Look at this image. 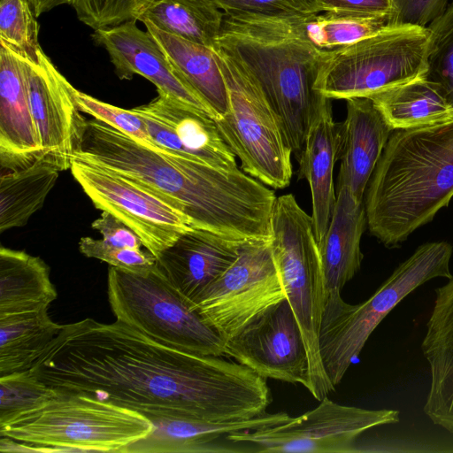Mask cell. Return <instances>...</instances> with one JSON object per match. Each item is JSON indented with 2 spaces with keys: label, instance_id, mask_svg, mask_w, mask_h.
Returning a JSON list of instances; mask_svg holds the SVG:
<instances>
[{
  "label": "cell",
  "instance_id": "29",
  "mask_svg": "<svg viewBox=\"0 0 453 453\" xmlns=\"http://www.w3.org/2000/svg\"><path fill=\"white\" fill-rule=\"evenodd\" d=\"M59 168L42 157L33 165L2 173L0 178V232L25 226L43 205L54 187Z\"/></svg>",
  "mask_w": 453,
  "mask_h": 453
},
{
  "label": "cell",
  "instance_id": "6",
  "mask_svg": "<svg viewBox=\"0 0 453 453\" xmlns=\"http://www.w3.org/2000/svg\"><path fill=\"white\" fill-rule=\"evenodd\" d=\"M143 414L80 394H60L0 425V436L43 447L45 452H120L146 438Z\"/></svg>",
  "mask_w": 453,
  "mask_h": 453
},
{
  "label": "cell",
  "instance_id": "27",
  "mask_svg": "<svg viewBox=\"0 0 453 453\" xmlns=\"http://www.w3.org/2000/svg\"><path fill=\"white\" fill-rule=\"evenodd\" d=\"M391 129H407L453 119V107L426 76L370 96Z\"/></svg>",
  "mask_w": 453,
  "mask_h": 453
},
{
  "label": "cell",
  "instance_id": "24",
  "mask_svg": "<svg viewBox=\"0 0 453 453\" xmlns=\"http://www.w3.org/2000/svg\"><path fill=\"white\" fill-rule=\"evenodd\" d=\"M366 224L364 202H357L347 188H338L328 228L318 243L326 295L341 291L359 271Z\"/></svg>",
  "mask_w": 453,
  "mask_h": 453
},
{
  "label": "cell",
  "instance_id": "35",
  "mask_svg": "<svg viewBox=\"0 0 453 453\" xmlns=\"http://www.w3.org/2000/svg\"><path fill=\"white\" fill-rule=\"evenodd\" d=\"M74 97L81 112L103 121L153 150L171 153L151 138L142 119L133 111L100 101L75 88Z\"/></svg>",
  "mask_w": 453,
  "mask_h": 453
},
{
  "label": "cell",
  "instance_id": "8",
  "mask_svg": "<svg viewBox=\"0 0 453 453\" xmlns=\"http://www.w3.org/2000/svg\"><path fill=\"white\" fill-rule=\"evenodd\" d=\"M427 27L391 24L354 43L323 51L314 89L328 99L369 97L426 76Z\"/></svg>",
  "mask_w": 453,
  "mask_h": 453
},
{
  "label": "cell",
  "instance_id": "12",
  "mask_svg": "<svg viewBox=\"0 0 453 453\" xmlns=\"http://www.w3.org/2000/svg\"><path fill=\"white\" fill-rule=\"evenodd\" d=\"M286 298L271 238L244 242L234 263L199 297L196 309L224 342Z\"/></svg>",
  "mask_w": 453,
  "mask_h": 453
},
{
  "label": "cell",
  "instance_id": "42",
  "mask_svg": "<svg viewBox=\"0 0 453 453\" xmlns=\"http://www.w3.org/2000/svg\"><path fill=\"white\" fill-rule=\"evenodd\" d=\"M27 2L36 17L60 5H71V0H27Z\"/></svg>",
  "mask_w": 453,
  "mask_h": 453
},
{
  "label": "cell",
  "instance_id": "38",
  "mask_svg": "<svg viewBox=\"0 0 453 453\" xmlns=\"http://www.w3.org/2000/svg\"><path fill=\"white\" fill-rule=\"evenodd\" d=\"M224 14L307 16L319 14L314 0H213Z\"/></svg>",
  "mask_w": 453,
  "mask_h": 453
},
{
  "label": "cell",
  "instance_id": "33",
  "mask_svg": "<svg viewBox=\"0 0 453 453\" xmlns=\"http://www.w3.org/2000/svg\"><path fill=\"white\" fill-rule=\"evenodd\" d=\"M58 395L32 369L0 376V425Z\"/></svg>",
  "mask_w": 453,
  "mask_h": 453
},
{
  "label": "cell",
  "instance_id": "11",
  "mask_svg": "<svg viewBox=\"0 0 453 453\" xmlns=\"http://www.w3.org/2000/svg\"><path fill=\"white\" fill-rule=\"evenodd\" d=\"M320 403L288 421L228 435L248 452H358L357 441L366 431L400 421L396 410H367L347 406L327 396Z\"/></svg>",
  "mask_w": 453,
  "mask_h": 453
},
{
  "label": "cell",
  "instance_id": "32",
  "mask_svg": "<svg viewBox=\"0 0 453 453\" xmlns=\"http://www.w3.org/2000/svg\"><path fill=\"white\" fill-rule=\"evenodd\" d=\"M39 25L27 0L0 1V44L22 59L35 60L42 48Z\"/></svg>",
  "mask_w": 453,
  "mask_h": 453
},
{
  "label": "cell",
  "instance_id": "23",
  "mask_svg": "<svg viewBox=\"0 0 453 453\" xmlns=\"http://www.w3.org/2000/svg\"><path fill=\"white\" fill-rule=\"evenodd\" d=\"M337 154L338 124L333 118L330 99L324 97L298 158V178L306 179L311 188V218L318 243L328 228L336 202L334 168Z\"/></svg>",
  "mask_w": 453,
  "mask_h": 453
},
{
  "label": "cell",
  "instance_id": "4",
  "mask_svg": "<svg viewBox=\"0 0 453 453\" xmlns=\"http://www.w3.org/2000/svg\"><path fill=\"white\" fill-rule=\"evenodd\" d=\"M303 17L225 14L214 47L259 83L297 160L325 97L314 89L323 50L307 38Z\"/></svg>",
  "mask_w": 453,
  "mask_h": 453
},
{
  "label": "cell",
  "instance_id": "30",
  "mask_svg": "<svg viewBox=\"0 0 453 453\" xmlns=\"http://www.w3.org/2000/svg\"><path fill=\"white\" fill-rule=\"evenodd\" d=\"M225 14L213 0H156L139 20L183 39L214 48Z\"/></svg>",
  "mask_w": 453,
  "mask_h": 453
},
{
  "label": "cell",
  "instance_id": "25",
  "mask_svg": "<svg viewBox=\"0 0 453 453\" xmlns=\"http://www.w3.org/2000/svg\"><path fill=\"white\" fill-rule=\"evenodd\" d=\"M177 73L210 107L215 119L227 111V93L213 48L166 33L142 22Z\"/></svg>",
  "mask_w": 453,
  "mask_h": 453
},
{
  "label": "cell",
  "instance_id": "19",
  "mask_svg": "<svg viewBox=\"0 0 453 453\" xmlns=\"http://www.w3.org/2000/svg\"><path fill=\"white\" fill-rule=\"evenodd\" d=\"M286 412L264 413L240 420L211 421L185 418H150L152 432L130 445L125 453H240L248 452L228 440L232 434L254 431L288 421Z\"/></svg>",
  "mask_w": 453,
  "mask_h": 453
},
{
  "label": "cell",
  "instance_id": "39",
  "mask_svg": "<svg viewBox=\"0 0 453 453\" xmlns=\"http://www.w3.org/2000/svg\"><path fill=\"white\" fill-rule=\"evenodd\" d=\"M394 23L426 27L446 10L449 0H392Z\"/></svg>",
  "mask_w": 453,
  "mask_h": 453
},
{
  "label": "cell",
  "instance_id": "1",
  "mask_svg": "<svg viewBox=\"0 0 453 453\" xmlns=\"http://www.w3.org/2000/svg\"><path fill=\"white\" fill-rule=\"evenodd\" d=\"M60 394H80L147 418L248 419L272 402L266 379L223 357L185 352L116 320L64 325L31 368Z\"/></svg>",
  "mask_w": 453,
  "mask_h": 453
},
{
  "label": "cell",
  "instance_id": "41",
  "mask_svg": "<svg viewBox=\"0 0 453 453\" xmlns=\"http://www.w3.org/2000/svg\"><path fill=\"white\" fill-rule=\"evenodd\" d=\"M320 12L372 14L393 12L392 0H314Z\"/></svg>",
  "mask_w": 453,
  "mask_h": 453
},
{
  "label": "cell",
  "instance_id": "28",
  "mask_svg": "<svg viewBox=\"0 0 453 453\" xmlns=\"http://www.w3.org/2000/svg\"><path fill=\"white\" fill-rule=\"evenodd\" d=\"M63 326L48 309L0 316V376L31 369Z\"/></svg>",
  "mask_w": 453,
  "mask_h": 453
},
{
  "label": "cell",
  "instance_id": "2",
  "mask_svg": "<svg viewBox=\"0 0 453 453\" xmlns=\"http://www.w3.org/2000/svg\"><path fill=\"white\" fill-rule=\"evenodd\" d=\"M74 160L151 190L184 213L195 228L238 242L271 237L274 192L241 169L222 170L153 150L96 119H87Z\"/></svg>",
  "mask_w": 453,
  "mask_h": 453
},
{
  "label": "cell",
  "instance_id": "3",
  "mask_svg": "<svg viewBox=\"0 0 453 453\" xmlns=\"http://www.w3.org/2000/svg\"><path fill=\"white\" fill-rule=\"evenodd\" d=\"M453 197V119L394 130L368 182L370 233L395 248Z\"/></svg>",
  "mask_w": 453,
  "mask_h": 453
},
{
  "label": "cell",
  "instance_id": "36",
  "mask_svg": "<svg viewBox=\"0 0 453 453\" xmlns=\"http://www.w3.org/2000/svg\"><path fill=\"white\" fill-rule=\"evenodd\" d=\"M156 0H71L78 19L94 30L139 20Z\"/></svg>",
  "mask_w": 453,
  "mask_h": 453
},
{
  "label": "cell",
  "instance_id": "43",
  "mask_svg": "<svg viewBox=\"0 0 453 453\" xmlns=\"http://www.w3.org/2000/svg\"></svg>",
  "mask_w": 453,
  "mask_h": 453
},
{
  "label": "cell",
  "instance_id": "16",
  "mask_svg": "<svg viewBox=\"0 0 453 453\" xmlns=\"http://www.w3.org/2000/svg\"><path fill=\"white\" fill-rule=\"evenodd\" d=\"M133 111L154 142L167 151L222 170L239 169L236 156L206 112L163 92Z\"/></svg>",
  "mask_w": 453,
  "mask_h": 453
},
{
  "label": "cell",
  "instance_id": "31",
  "mask_svg": "<svg viewBox=\"0 0 453 453\" xmlns=\"http://www.w3.org/2000/svg\"><path fill=\"white\" fill-rule=\"evenodd\" d=\"M302 23L307 38L323 51L354 43L395 24L393 12L372 14L320 12L303 16Z\"/></svg>",
  "mask_w": 453,
  "mask_h": 453
},
{
  "label": "cell",
  "instance_id": "26",
  "mask_svg": "<svg viewBox=\"0 0 453 453\" xmlns=\"http://www.w3.org/2000/svg\"><path fill=\"white\" fill-rule=\"evenodd\" d=\"M58 297L50 268L23 250L0 249V316L48 309Z\"/></svg>",
  "mask_w": 453,
  "mask_h": 453
},
{
  "label": "cell",
  "instance_id": "9",
  "mask_svg": "<svg viewBox=\"0 0 453 453\" xmlns=\"http://www.w3.org/2000/svg\"><path fill=\"white\" fill-rule=\"evenodd\" d=\"M107 295L117 320L177 349L224 357V340L157 264L141 273L110 265Z\"/></svg>",
  "mask_w": 453,
  "mask_h": 453
},
{
  "label": "cell",
  "instance_id": "5",
  "mask_svg": "<svg viewBox=\"0 0 453 453\" xmlns=\"http://www.w3.org/2000/svg\"><path fill=\"white\" fill-rule=\"evenodd\" d=\"M452 245L426 242L402 262L366 301L349 304L341 291L325 296L319 348L325 372L335 388L358 358L375 328L407 296L435 278L449 279Z\"/></svg>",
  "mask_w": 453,
  "mask_h": 453
},
{
  "label": "cell",
  "instance_id": "13",
  "mask_svg": "<svg viewBox=\"0 0 453 453\" xmlns=\"http://www.w3.org/2000/svg\"><path fill=\"white\" fill-rule=\"evenodd\" d=\"M70 169L94 206L130 227L156 258L193 227L165 199L119 174L80 160Z\"/></svg>",
  "mask_w": 453,
  "mask_h": 453
},
{
  "label": "cell",
  "instance_id": "7",
  "mask_svg": "<svg viewBox=\"0 0 453 453\" xmlns=\"http://www.w3.org/2000/svg\"><path fill=\"white\" fill-rule=\"evenodd\" d=\"M271 244L286 298L307 350L305 388L321 401L335 388L325 372L319 348L326 296L324 277L312 218L292 194L276 197L271 217Z\"/></svg>",
  "mask_w": 453,
  "mask_h": 453
},
{
  "label": "cell",
  "instance_id": "17",
  "mask_svg": "<svg viewBox=\"0 0 453 453\" xmlns=\"http://www.w3.org/2000/svg\"><path fill=\"white\" fill-rule=\"evenodd\" d=\"M91 37L106 50L120 80L142 75L157 92L180 99L215 119L213 111L177 73L153 36L138 27L136 20L94 30Z\"/></svg>",
  "mask_w": 453,
  "mask_h": 453
},
{
  "label": "cell",
  "instance_id": "15",
  "mask_svg": "<svg viewBox=\"0 0 453 453\" xmlns=\"http://www.w3.org/2000/svg\"><path fill=\"white\" fill-rule=\"evenodd\" d=\"M22 60L43 157L55 163L60 171L70 169L81 150L87 121L77 105L75 88L42 48L35 60Z\"/></svg>",
  "mask_w": 453,
  "mask_h": 453
},
{
  "label": "cell",
  "instance_id": "22",
  "mask_svg": "<svg viewBox=\"0 0 453 453\" xmlns=\"http://www.w3.org/2000/svg\"><path fill=\"white\" fill-rule=\"evenodd\" d=\"M434 294L421 342L430 372L423 410L434 424L453 434V275Z\"/></svg>",
  "mask_w": 453,
  "mask_h": 453
},
{
  "label": "cell",
  "instance_id": "34",
  "mask_svg": "<svg viewBox=\"0 0 453 453\" xmlns=\"http://www.w3.org/2000/svg\"><path fill=\"white\" fill-rule=\"evenodd\" d=\"M426 78L435 82L453 107V0L431 22Z\"/></svg>",
  "mask_w": 453,
  "mask_h": 453
},
{
  "label": "cell",
  "instance_id": "37",
  "mask_svg": "<svg viewBox=\"0 0 453 453\" xmlns=\"http://www.w3.org/2000/svg\"><path fill=\"white\" fill-rule=\"evenodd\" d=\"M80 251L88 257L106 262L116 268L141 273L156 264V257L142 249L119 248L106 243L103 239L82 237L79 242Z\"/></svg>",
  "mask_w": 453,
  "mask_h": 453
},
{
  "label": "cell",
  "instance_id": "14",
  "mask_svg": "<svg viewBox=\"0 0 453 453\" xmlns=\"http://www.w3.org/2000/svg\"><path fill=\"white\" fill-rule=\"evenodd\" d=\"M232 357L265 379L306 386L308 355L287 298L272 305L225 341Z\"/></svg>",
  "mask_w": 453,
  "mask_h": 453
},
{
  "label": "cell",
  "instance_id": "20",
  "mask_svg": "<svg viewBox=\"0 0 453 453\" xmlns=\"http://www.w3.org/2000/svg\"><path fill=\"white\" fill-rule=\"evenodd\" d=\"M44 157L34 121L23 60L0 47V165L22 169Z\"/></svg>",
  "mask_w": 453,
  "mask_h": 453
},
{
  "label": "cell",
  "instance_id": "10",
  "mask_svg": "<svg viewBox=\"0 0 453 453\" xmlns=\"http://www.w3.org/2000/svg\"><path fill=\"white\" fill-rule=\"evenodd\" d=\"M226 93L227 111L215 119L242 171L268 187L289 185L292 150L261 86L237 60L213 48Z\"/></svg>",
  "mask_w": 453,
  "mask_h": 453
},
{
  "label": "cell",
  "instance_id": "40",
  "mask_svg": "<svg viewBox=\"0 0 453 453\" xmlns=\"http://www.w3.org/2000/svg\"><path fill=\"white\" fill-rule=\"evenodd\" d=\"M91 227L98 231L103 240L110 245L129 249H142L143 246L130 227L107 211H103L101 217L92 222Z\"/></svg>",
  "mask_w": 453,
  "mask_h": 453
},
{
  "label": "cell",
  "instance_id": "18",
  "mask_svg": "<svg viewBox=\"0 0 453 453\" xmlns=\"http://www.w3.org/2000/svg\"><path fill=\"white\" fill-rule=\"evenodd\" d=\"M243 242L192 227L165 250L156 264L196 309L202 294L237 259Z\"/></svg>",
  "mask_w": 453,
  "mask_h": 453
},
{
  "label": "cell",
  "instance_id": "21",
  "mask_svg": "<svg viewBox=\"0 0 453 453\" xmlns=\"http://www.w3.org/2000/svg\"><path fill=\"white\" fill-rule=\"evenodd\" d=\"M347 115L338 124L340 170L337 189L347 188L359 203L393 132L368 97L346 100Z\"/></svg>",
  "mask_w": 453,
  "mask_h": 453
}]
</instances>
